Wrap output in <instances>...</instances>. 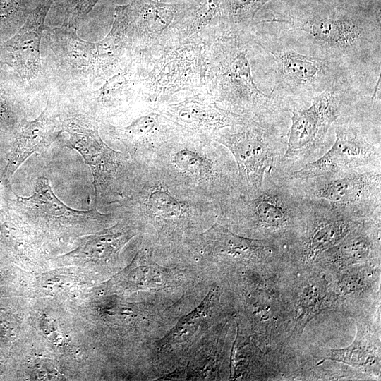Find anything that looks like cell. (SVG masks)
Returning <instances> with one entry per match:
<instances>
[{"instance_id":"6da1fadb","label":"cell","mask_w":381,"mask_h":381,"mask_svg":"<svg viewBox=\"0 0 381 381\" xmlns=\"http://www.w3.org/2000/svg\"><path fill=\"white\" fill-rule=\"evenodd\" d=\"M259 23L272 25L274 31L330 59L356 79L380 75V8L351 0H312Z\"/></svg>"},{"instance_id":"7a4b0ae2","label":"cell","mask_w":381,"mask_h":381,"mask_svg":"<svg viewBox=\"0 0 381 381\" xmlns=\"http://www.w3.org/2000/svg\"><path fill=\"white\" fill-rule=\"evenodd\" d=\"M117 203L118 213L149 232L162 247L188 246L221 214L218 202L175 181L152 162Z\"/></svg>"},{"instance_id":"3957f363","label":"cell","mask_w":381,"mask_h":381,"mask_svg":"<svg viewBox=\"0 0 381 381\" xmlns=\"http://www.w3.org/2000/svg\"><path fill=\"white\" fill-rule=\"evenodd\" d=\"M255 42L272 59L270 95L282 111L306 107L326 90L356 87L337 63L271 29L256 32Z\"/></svg>"},{"instance_id":"277c9868","label":"cell","mask_w":381,"mask_h":381,"mask_svg":"<svg viewBox=\"0 0 381 381\" xmlns=\"http://www.w3.org/2000/svg\"><path fill=\"white\" fill-rule=\"evenodd\" d=\"M152 163L175 181L221 206L240 194L235 161L213 138L176 134L156 152Z\"/></svg>"},{"instance_id":"5b68a950","label":"cell","mask_w":381,"mask_h":381,"mask_svg":"<svg viewBox=\"0 0 381 381\" xmlns=\"http://www.w3.org/2000/svg\"><path fill=\"white\" fill-rule=\"evenodd\" d=\"M60 120L59 133H68L66 145L79 152L91 169L95 203L114 204L126 198L145 165L109 147L99 135L95 117L63 109Z\"/></svg>"},{"instance_id":"8992f818","label":"cell","mask_w":381,"mask_h":381,"mask_svg":"<svg viewBox=\"0 0 381 381\" xmlns=\"http://www.w3.org/2000/svg\"><path fill=\"white\" fill-rule=\"evenodd\" d=\"M237 37L234 34L222 47L218 68L219 101L229 111L272 123L273 116L282 110L270 94L256 85L247 57L248 50Z\"/></svg>"},{"instance_id":"52a82bcc","label":"cell","mask_w":381,"mask_h":381,"mask_svg":"<svg viewBox=\"0 0 381 381\" xmlns=\"http://www.w3.org/2000/svg\"><path fill=\"white\" fill-rule=\"evenodd\" d=\"M273 126L252 121L236 131L222 130L214 137L235 161L241 195L258 191L272 171L276 159Z\"/></svg>"},{"instance_id":"ba28073f","label":"cell","mask_w":381,"mask_h":381,"mask_svg":"<svg viewBox=\"0 0 381 381\" xmlns=\"http://www.w3.org/2000/svg\"><path fill=\"white\" fill-rule=\"evenodd\" d=\"M304 207L290 190L264 181L255 193L238 194L221 206L217 222L245 229H282Z\"/></svg>"},{"instance_id":"9c48e42d","label":"cell","mask_w":381,"mask_h":381,"mask_svg":"<svg viewBox=\"0 0 381 381\" xmlns=\"http://www.w3.org/2000/svg\"><path fill=\"white\" fill-rule=\"evenodd\" d=\"M356 88L326 90L310 104L291 111L288 143L284 158L291 159L308 152L322 143L329 128L339 120L344 103L356 94Z\"/></svg>"},{"instance_id":"30bf717a","label":"cell","mask_w":381,"mask_h":381,"mask_svg":"<svg viewBox=\"0 0 381 381\" xmlns=\"http://www.w3.org/2000/svg\"><path fill=\"white\" fill-rule=\"evenodd\" d=\"M335 135L333 145L325 154L292 171L291 178L303 181L332 179L361 171L377 159L376 147L354 127L338 124Z\"/></svg>"},{"instance_id":"8fae6325","label":"cell","mask_w":381,"mask_h":381,"mask_svg":"<svg viewBox=\"0 0 381 381\" xmlns=\"http://www.w3.org/2000/svg\"><path fill=\"white\" fill-rule=\"evenodd\" d=\"M310 194L323 206L340 213L377 209L380 205V171L363 170L317 179Z\"/></svg>"},{"instance_id":"7c38bea8","label":"cell","mask_w":381,"mask_h":381,"mask_svg":"<svg viewBox=\"0 0 381 381\" xmlns=\"http://www.w3.org/2000/svg\"><path fill=\"white\" fill-rule=\"evenodd\" d=\"M54 74L70 87L82 89L95 80L94 43L81 39L77 29L46 28Z\"/></svg>"},{"instance_id":"4fadbf2b","label":"cell","mask_w":381,"mask_h":381,"mask_svg":"<svg viewBox=\"0 0 381 381\" xmlns=\"http://www.w3.org/2000/svg\"><path fill=\"white\" fill-rule=\"evenodd\" d=\"M163 115L174 127L177 134L207 137L227 127L243 126L253 120L220 107L214 101L194 97L164 107Z\"/></svg>"},{"instance_id":"5bb4252c","label":"cell","mask_w":381,"mask_h":381,"mask_svg":"<svg viewBox=\"0 0 381 381\" xmlns=\"http://www.w3.org/2000/svg\"><path fill=\"white\" fill-rule=\"evenodd\" d=\"M55 0H43L10 38L0 42V64H6L25 82L35 80L42 70L40 44L46 16Z\"/></svg>"},{"instance_id":"9a60e30c","label":"cell","mask_w":381,"mask_h":381,"mask_svg":"<svg viewBox=\"0 0 381 381\" xmlns=\"http://www.w3.org/2000/svg\"><path fill=\"white\" fill-rule=\"evenodd\" d=\"M17 204L18 209L32 219L59 226L83 223L105 224L120 217L117 212L101 213L96 206L88 210L69 207L57 198L45 177L38 178L32 194L29 197L18 198Z\"/></svg>"},{"instance_id":"2e32d148","label":"cell","mask_w":381,"mask_h":381,"mask_svg":"<svg viewBox=\"0 0 381 381\" xmlns=\"http://www.w3.org/2000/svg\"><path fill=\"white\" fill-rule=\"evenodd\" d=\"M108 132L133 161L143 165L150 164L162 146L177 134L160 110L145 112L125 126H109Z\"/></svg>"},{"instance_id":"e0dca14e","label":"cell","mask_w":381,"mask_h":381,"mask_svg":"<svg viewBox=\"0 0 381 381\" xmlns=\"http://www.w3.org/2000/svg\"><path fill=\"white\" fill-rule=\"evenodd\" d=\"M134 23L130 4L115 7L108 34L94 43L95 80L106 79L114 73L131 44Z\"/></svg>"},{"instance_id":"ac0fdd59","label":"cell","mask_w":381,"mask_h":381,"mask_svg":"<svg viewBox=\"0 0 381 381\" xmlns=\"http://www.w3.org/2000/svg\"><path fill=\"white\" fill-rule=\"evenodd\" d=\"M56 116L47 106L36 119L23 124L7 167L8 176L32 154L42 153L60 135L56 131Z\"/></svg>"},{"instance_id":"d6986e66","label":"cell","mask_w":381,"mask_h":381,"mask_svg":"<svg viewBox=\"0 0 381 381\" xmlns=\"http://www.w3.org/2000/svg\"><path fill=\"white\" fill-rule=\"evenodd\" d=\"M152 251L140 250L133 260L107 284L109 293H131L161 288L167 284L168 273L152 260Z\"/></svg>"},{"instance_id":"ffe728a7","label":"cell","mask_w":381,"mask_h":381,"mask_svg":"<svg viewBox=\"0 0 381 381\" xmlns=\"http://www.w3.org/2000/svg\"><path fill=\"white\" fill-rule=\"evenodd\" d=\"M134 23V32L143 31L157 35L172 23L176 13L183 8L180 4L155 1H135L130 4Z\"/></svg>"},{"instance_id":"44dd1931","label":"cell","mask_w":381,"mask_h":381,"mask_svg":"<svg viewBox=\"0 0 381 381\" xmlns=\"http://www.w3.org/2000/svg\"><path fill=\"white\" fill-rule=\"evenodd\" d=\"M215 297L212 289L200 304L191 312L181 318L174 327L159 341L161 347L184 342L198 330L202 320L207 316Z\"/></svg>"},{"instance_id":"7402d4cb","label":"cell","mask_w":381,"mask_h":381,"mask_svg":"<svg viewBox=\"0 0 381 381\" xmlns=\"http://www.w3.org/2000/svg\"><path fill=\"white\" fill-rule=\"evenodd\" d=\"M43 0H0V42L13 36Z\"/></svg>"},{"instance_id":"603a6c76","label":"cell","mask_w":381,"mask_h":381,"mask_svg":"<svg viewBox=\"0 0 381 381\" xmlns=\"http://www.w3.org/2000/svg\"><path fill=\"white\" fill-rule=\"evenodd\" d=\"M352 226L351 220L338 216L321 222L309 241L308 255L315 257L335 245L347 235Z\"/></svg>"},{"instance_id":"cb8c5ba5","label":"cell","mask_w":381,"mask_h":381,"mask_svg":"<svg viewBox=\"0 0 381 381\" xmlns=\"http://www.w3.org/2000/svg\"><path fill=\"white\" fill-rule=\"evenodd\" d=\"M271 0H225L229 19L236 31L243 30L253 20L256 13Z\"/></svg>"},{"instance_id":"d4e9b609","label":"cell","mask_w":381,"mask_h":381,"mask_svg":"<svg viewBox=\"0 0 381 381\" xmlns=\"http://www.w3.org/2000/svg\"><path fill=\"white\" fill-rule=\"evenodd\" d=\"M20 89L17 80L0 67V126L13 121V104L18 99Z\"/></svg>"},{"instance_id":"484cf974","label":"cell","mask_w":381,"mask_h":381,"mask_svg":"<svg viewBox=\"0 0 381 381\" xmlns=\"http://www.w3.org/2000/svg\"><path fill=\"white\" fill-rule=\"evenodd\" d=\"M100 0H55L61 14V25L78 28Z\"/></svg>"},{"instance_id":"4316f807","label":"cell","mask_w":381,"mask_h":381,"mask_svg":"<svg viewBox=\"0 0 381 381\" xmlns=\"http://www.w3.org/2000/svg\"><path fill=\"white\" fill-rule=\"evenodd\" d=\"M224 0H198L193 7L188 26L191 35L202 30L221 11Z\"/></svg>"}]
</instances>
